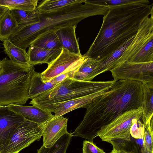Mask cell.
I'll return each mask as SVG.
<instances>
[{"mask_svg":"<svg viewBox=\"0 0 153 153\" xmlns=\"http://www.w3.org/2000/svg\"><path fill=\"white\" fill-rule=\"evenodd\" d=\"M85 58L83 55L79 56L62 48L59 56L41 73L42 81L48 82L61 74L75 70L81 65Z\"/></svg>","mask_w":153,"mask_h":153,"instance_id":"cell-9","label":"cell"},{"mask_svg":"<svg viewBox=\"0 0 153 153\" xmlns=\"http://www.w3.org/2000/svg\"><path fill=\"white\" fill-rule=\"evenodd\" d=\"M62 49L47 50L31 45L27 52L29 63L33 66L42 63L48 65L59 56Z\"/></svg>","mask_w":153,"mask_h":153,"instance_id":"cell-16","label":"cell"},{"mask_svg":"<svg viewBox=\"0 0 153 153\" xmlns=\"http://www.w3.org/2000/svg\"><path fill=\"white\" fill-rule=\"evenodd\" d=\"M110 153H132L123 149H116L113 148Z\"/></svg>","mask_w":153,"mask_h":153,"instance_id":"cell-33","label":"cell"},{"mask_svg":"<svg viewBox=\"0 0 153 153\" xmlns=\"http://www.w3.org/2000/svg\"><path fill=\"white\" fill-rule=\"evenodd\" d=\"M109 89L102 90L71 100L55 104L52 106L49 111L55 114L54 117H57L79 108H86L94 99L105 94Z\"/></svg>","mask_w":153,"mask_h":153,"instance_id":"cell-12","label":"cell"},{"mask_svg":"<svg viewBox=\"0 0 153 153\" xmlns=\"http://www.w3.org/2000/svg\"><path fill=\"white\" fill-rule=\"evenodd\" d=\"M7 106L10 109L22 116L25 119L40 125H43L54 117L51 112L33 105L10 104Z\"/></svg>","mask_w":153,"mask_h":153,"instance_id":"cell-14","label":"cell"},{"mask_svg":"<svg viewBox=\"0 0 153 153\" xmlns=\"http://www.w3.org/2000/svg\"><path fill=\"white\" fill-rule=\"evenodd\" d=\"M97 36L83 55L97 60L112 53L135 35L143 20L153 14L148 0L109 7Z\"/></svg>","mask_w":153,"mask_h":153,"instance_id":"cell-2","label":"cell"},{"mask_svg":"<svg viewBox=\"0 0 153 153\" xmlns=\"http://www.w3.org/2000/svg\"><path fill=\"white\" fill-rule=\"evenodd\" d=\"M82 0H45L39 3L36 10L39 13H45L57 11L68 6L81 2Z\"/></svg>","mask_w":153,"mask_h":153,"instance_id":"cell-24","label":"cell"},{"mask_svg":"<svg viewBox=\"0 0 153 153\" xmlns=\"http://www.w3.org/2000/svg\"><path fill=\"white\" fill-rule=\"evenodd\" d=\"M2 70V65L1 64V60H0V73L1 72Z\"/></svg>","mask_w":153,"mask_h":153,"instance_id":"cell-36","label":"cell"},{"mask_svg":"<svg viewBox=\"0 0 153 153\" xmlns=\"http://www.w3.org/2000/svg\"><path fill=\"white\" fill-rule=\"evenodd\" d=\"M77 25L62 27L55 32L62 48L74 54L82 56L76 34Z\"/></svg>","mask_w":153,"mask_h":153,"instance_id":"cell-15","label":"cell"},{"mask_svg":"<svg viewBox=\"0 0 153 153\" xmlns=\"http://www.w3.org/2000/svg\"><path fill=\"white\" fill-rule=\"evenodd\" d=\"M142 83L139 82L121 80L105 94L95 99L86 108L82 120L72 137L86 139L93 142L98 131L123 113L142 108Z\"/></svg>","mask_w":153,"mask_h":153,"instance_id":"cell-1","label":"cell"},{"mask_svg":"<svg viewBox=\"0 0 153 153\" xmlns=\"http://www.w3.org/2000/svg\"><path fill=\"white\" fill-rule=\"evenodd\" d=\"M110 71L115 82L126 80L153 84V62L134 63L125 61Z\"/></svg>","mask_w":153,"mask_h":153,"instance_id":"cell-8","label":"cell"},{"mask_svg":"<svg viewBox=\"0 0 153 153\" xmlns=\"http://www.w3.org/2000/svg\"><path fill=\"white\" fill-rule=\"evenodd\" d=\"M8 9L7 7L0 6V19Z\"/></svg>","mask_w":153,"mask_h":153,"instance_id":"cell-34","label":"cell"},{"mask_svg":"<svg viewBox=\"0 0 153 153\" xmlns=\"http://www.w3.org/2000/svg\"><path fill=\"white\" fill-rule=\"evenodd\" d=\"M107 7L82 0L78 3L65 7L57 11L39 13V21L18 30L8 40L12 43L26 50L38 38L48 32L55 31L63 27L77 25L87 17L98 15L104 16Z\"/></svg>","mask_w":153,"mask_h":153,"instance_id":"cell-3","label":"cell"},{"mask_svg":"<svg viewBox=\"0 0 153 153\" xmlns=\"http://www.w3.org/2000/svg\"><path fill=\"white\" fill-rule=\"evenodd\" d=\"M142 108L126 112L98 131L97 136L111 143L113 148L122 149L131 140L130 130L133 123L141 117Z\"/></svg>","mask_w":153,"mask_h":153,"instance_id":"cell-6","label":"cell"},{"mask_svg":"<svg viewBox=\"0 0 153 153\" xmlns=\"http://www.w3.org/2000/svg\"><path fill=\"white\" fill-rule=\"evenodd\" d=\"M7 106H0V152L9 138L25 120Z\"/></svg>","mask_w":153,"mask_h":153,"instance_id":"cell-10","label":"cell"},{"mask_svg":"<svg viewBox=\"0 0 153 153\" xmlns=\"http://www.w3.org/2000/svg\"><path fill=\"white\" fill-rule=\"evenodd\" d=\"M43 125L25 119L11 135L0 153H18L42 136Z\"/></svg>","mask_w":153,"mask_h":153,"instance_id":"cell-7","label":"cell"},{"mask_svg":"<svg viewBox=\"0 0 153 153\" xmlns=\"http://www.w3.org/2000/svg\"><path fill=\"white\" fill-rule=\"evenodd\" d=\"M135 35L128 39L107 56L98 60L96 67L89 77L88 81H91L99 74L110 71L114 68L120 58L131 44Z\"/></svg>","mask_w":153,"mask_h":153,"instance_id":"cell-13","label":"cell"},{"mask_svg":"<svg viewBox=\"0 0 153 153\" xmlns=\"http://www.w3.org/2000/svg\"><path fill=\"white\" fill-rule=\"evenodd\" d=\"M87 1L88 2L91 3L105 6L109 8L125 4L136 3L139 2L140 0H87Z\"/></svg>","mask_w":153,"mask_h":153,"instance_id":"cell-28","label":"cell"},{"mask_svg":"<svg viewBox=\"0 0 153 153\" xmlns=\"http://www.w3.org/2000/svg\"><path fill=\"white\" fill-rule=\"evenodd\" d=\"M98 61L92 58L85 57L82 63L74 72L71 78L88 81L89 77L96 67Z\"/></svg>","mask_w":153,"mask_h":153,"instance_id":"cell-25","label":"cell"},{"mask_svg":"<svg viewBox=\"0 0 153 153\" xmlns=\"http://www.w3.org/2000/svg\"><path fill=\"white\" fill-rule=\"evenodd\" d=\"M38 0H0V6L10 10L33 11L36 9Z\"/></svg>","mask_w":153,"mask_h":153,"instance_id":"cell-26","label":"cell"},{"mask_svg":"<svg viewBox=\"0 0 153 153\" xmlns=\"http://www.w3.org/2000/svg\"><path fill=\"white\" fill-rule=\"evenodd\" d=\"M68 119L63 116L54 117L43 125V146L49 148L61 137L69 132L67 131Z\"/></svg>","mask_w":153,"mask_h":153,"instance_id":"cell-11","label":"cell"},{"mask_svg":"<svg viewBox=\"0 0 153 153\" xmlns=\"http://www.w3.org/2000/svg\"><path fill=\"white\" fill-rule=\"evenodd\" d=\"M31 45L50 50L62 49L54 31L48 32L39 37L32 43Z\"/></svg>","mask_w":153,"mask_h":153,"instance_id":"cell-22","label":"cell"},{"mask_svg":"<svg viewBox=\"0 0 153 153\" xmlns=\"http://www.w3.org/2000/svg\"><path fill=\"white\" fill-rule=\"evenodd\" d=\"M141 153H153V152H152L146 149L142 148L141 150Z\"/></svg>","mask_w":153,"mask_h":153,"instance_id":"cell-35","label":"cell"},{"mask_svg":"<svg viewBox=\"0 0 153 153\" xmlns=\"http://www.w3.org/2000/svg\"><path fill=\"white\" fill-rule=\"evenodd\" d=\"M56 85L52 79L46 82H43L41 73L37 72L34 70L31 77L29 90V99H32L53 88Z\"/></svg>","mask_w":153,"mask_h":153,"instance_id":"cell-19","label":"cell"},{"mask_svg":"<svg viewBox=\"0 0 153 153\" xmlns=\"http://www.w3.org/2000/svg\"><path fill=\"white\" fill-rule=\"evenodd\" d=\"M18 30L17 22L8 9L0 19V41L8 39Z\"/></svg>","mask_w":153,"mask_h":153,"instance_id":"cell-20","label":"cell"},{"mask_svg":"<svg viewBox=\"0 0 153 153\" xmlns=\"http://www.w3.org/2000/svg\"><path fill=\"white\" fill-rule=\"evenodd\" d=\"M114 80L85 81L68 77L53 88L32 99L30 103L50 112L54 104L110 89Z\"/></svg>","mask_w":153,"mask_h":153,"instance_id":"cell-5","label":"cell"},{"mask_svg":"<svg viewBox=\"0 0 153 153\" xmlns=\"http://www.w3.org/2000/svg\"><path fill=\"white\" fill-rule=\"evenodd\" d=\"M72 137L71 133L65 134L51 147L46 148L42 145L38 149L37 153H66Z\"/></svg>","mask_w":153,"mask_h":153,"instance_id":"cell-27","label":"cell"},{"mask_svg":"<svg viewBox=\"0 0 153 153\" xmlns=\"http://www.w3.org/2000/svg\"><path fill=\"white\" fill-rule=\"evenodd\" d=\"M128 62L134 63L153 62V33L149 36L139 51Z\"/></svg>","mask_w":153,"mask_h":153,"instance_id":"cell-23","label":"cell"},{"mask_svg":"<svg viewBox=\"0 0 153 153\" xmlns=\"http://www.w3.org/2000/svg\"><path fill=\"white\" fill-rule=\"evenodd\" d=\"M145 129L143 124L140 120H137L133 123L131 127V135L135 139H143Z\"/></svg>","mask_w":153,"mask_h":153,"instance_id":"cell-30","label":"cell"},{"mask_svg":"<svg viewBox=\"0 0 153 153\" xmlns=\"http://www.w3.org/2000/svg\"><path fill=\"white\" fill-rule=\"evenodd\" d=\"M142 86L143 96L141 117L145 127L150 125L153 118V84L143 83Z\"/></svg>","mask_w":153,"mask_h":153,"instance_id":"cell-17","label":"cell"},{"mask_svg":"<svg viewBox=\"0 0 153 153\" xmlns=\"http://www.w3.org/2000/svg\"><path fill=\"white\" fill-rule=\"evenodd\" d=\"M10 10L17 22L18 30L36 23L39 20V13L36 9L31 12L18 10Z\"/></svg>","mask_w":153,"mask_h":153,"instance_id":"cell-21","label":"cell"},{"mask_svg":"<svg viewBox=\"0 0 153 153\" xmlns=\"http://www.w3.org/2000/svg\"><path fill=\"white\" fill-rule=\"evenodd\" d=\"M4 52L13 62L22 66L30 67L28 56L26 50L15 45L8 39L3 41Z\"/></svg>","mask_w":153,"mask_h":153,"instance_id":"cell-18","label":"cell"},{"mask_svg":"<svg viewBox=\"0 0 153 153\" xmlns=\"http://www.w3.org/2000/svg\"><path fill=\"white\" fill-rule=\"evenodd\" d=\"M1 62L0 106L25 104L29 99V92L33 66L19 65L7 58Z\"/></svg>","mask_w":153,"mask_h":153,"instance_id":"cell-4","label":"cell"},{"mask_svg":"<svg viewBox=\"0 0 153 153\" xmlns=\"http://www.w3.org/2000/svg\"><path fill=\"white\" fill-rule=\"evenodd\" d=\"M153 118L149 125L145 127L142 144V148L153 152Z\"/></svg>","mask_w":153,"mask_h":153,"instance_id":"cell-29","label":"cell"},{"mask_svg":"<svg viewBox=\"0 0 153 153\" xmlns=\"http://www.w3.org/2000/svg\"><path fill=\"white\" fill-rule=\"evenodd\" d=\"M82 153H106L91 142L88 140L83 141Z\"/></svg>","mask_w":153,"mask_h":153,"instance_id":"cell-31","label":"cell"},{"mask_svg":"<svg viewBox=\"0 0 153 153\" xmlns=\"http://www.w3.org/2000/svg\"><path fill=\"white\" fill-rule=\"evenodd\" d=\"M75 70L61 74L51 79L57 85L68 77H70L71 78Z\"/></svg>","mask_w":153,"mask_h":153,"instance_id":"cell-32","label":"cell"}]
</instances>
